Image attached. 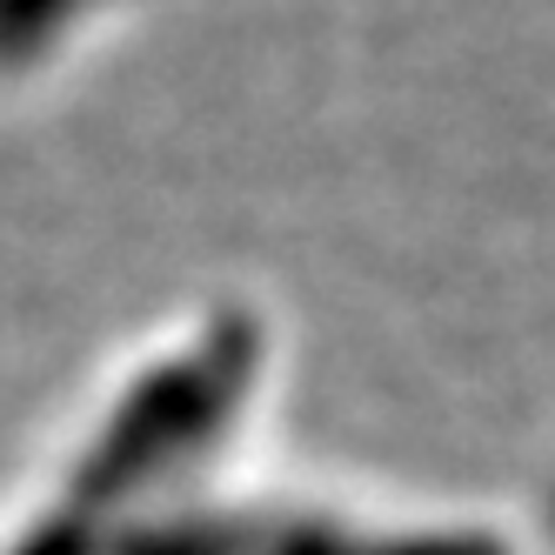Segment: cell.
<instances>
[{"mask_svg": "<svg viewBox=\"0 0 555 555\" xmlns=\"http://www.w3.org/2000/svg\"><path fill=\"white\" fill-rule=\"evenodd\" d=\"M248 354H255V335L234 322V328H221L202 354H194V362H175V369H162L154 382H141V395H134V402L114 415V428L101 435V449H94V462L81 468V482H74L67 508H61L21 555H81L94 515H101L114 495H128L147 468H162L175 449H188L194 435H208V428L228 415V402L242 395Z\"/></svg>", "mask_w": 555, "mask_h": 555, "instance_id": "cell-1", "label": "cell"}, {"mask_svg": "<svg viewBox=\"0 0 555 555\" xmlns=\"http://www.w3.org/2000/svg\"><path fill=\"white\" fill-rule=\"evenodd\" d=\"M74 0H0V48H34L67 21Z\"/></svg>", "mask_w": 555, "mask_h": 555, "instance_id": "cell-2", "label": "cell"}]
</instances>
